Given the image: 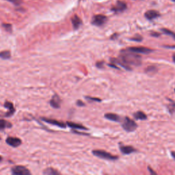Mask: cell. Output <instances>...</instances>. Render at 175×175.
<instances>
[{"label": "cell", "mask_w": 175, "mask_h": 175, "mask_svg": "<svg viewBox=\"0 0 175 175\" xmlns=\"http://www.w3.org/2000/svg\"><path fill=\"white\" fill-rule=\"evenodd\" d=\"M131 41H136V42H140L142 41V37L140 36V35H137V36H134V38H131Z\"/></svg>", "instance_id": "obj_27"}, {"label": "cell", "mask_w": 175, "mask_h": 175, "mask_svg": "<svg viewBox=\"0 0 175 175\" xmlns=\"http://www.w3.org/2000/svg\"><path fill=\"white\" fill-rule=\"evenodd\" d=\"M144 16L147 19H148V20H153V19L158 18V17L160 16V14L159 12L156 11V10H150L146 12L144 14Z\"/></svg>", "instance_id": "obj_11"}, {"label": "cell", "mask_w": 175, "mask_h": 175, "mask_svg": "<svg viewBox=\"0 0 175 175\" xmlns=\"http://www.w3.org/2000/svg\"><path fill=\"white\" fill-rule=\"evenodd\" d=\"M13 174L16 175H29L31 173L29 170L22 166H16L12 168Z\"/></svg>", "instance_id": "obj_5"}, {"label": "cell", "mask_w": 175, "mask_h": 175, "mask_svg": "<svg viewBox=\"0 0 175 175\" xmlns=\"http://www.w3.org/2000/svg\"><path fill=\"white\" fill-rule=\"evenodd\" d=\"M85 99H87V100L88 101H96V102H100L101 101V99H99V98H96V97H85Z\"/></svg>", "instance_id": "obj_26"}, {"label": "cell", "mask_w": 175, "mask_h": 175, "mask_svg": "<svg viewBox=\"0 0 175 175\" xmlns=\"http://www.w3.org/2000/svg\"><path fill=\"white\" fill-rule=\"evenodd\" d=\"M171 155H172V157L174 159V160H175V151L171 152Z\"/></svg>", "instance_id": "obj_33"}, {"label": "cell", "mask_w": 175, "mask_h": 175, "mask_svg": "<svg viewBox=\"0 0 175 175\" xmlns=\"http://www.w3.org/2000/svg\"><path fill=\"white\" fill-rule=\"evenodd\" d=\"M61 102H62V101H61L59 96L57 95V94H55L53 97H52L51 99V101H49V103L52 108H55V109H58V108H60Z\"/></svg>", "instance_id": "obj_8"}, {"label": "cell", "mask_w": 175, "mask_h": 175, "mask_svg": "<svg viewBox=\"0 0 175 175\" xmlns=\"http://www.w3.org/2000/svg\"><path fill=\"white\" fill-rule=\"evenodd\" d=\"M104 61H99V62H97L96 63V66L99 68V69H103V68H104Z\"/></svg>", "instance_id": "obj_28"}, {"label": "cell", "mask_w": 175, "mask_h": 175, "mask_svg": "<svg viewBox=\"0 0 175 175\" xmlns=\"http://www.w3.org/2000/svg\"><path fill=\"white\" fill-rule=\"evenodd\" d=\"M162 30L163 32L164 33V34L170 35V36H173V38H174V39L175 40V34L174 32H172V31H171L170 30H169V29H162Z\"/></svg>", "instance_id": "obj_25"}, {"label": "cell", "mask_w": 175, "mask_h": 175, "mask_svg": "<svg viewBox=\"0 0 175 175\" xmlns=\"http://www.w3.org/2000/svg\"><path fill=\"white\" fill-rule=\"evenodd\" d=\"M71 21H72L73 28L75 29H78L82 24L81 19L77 15H75L74 17H73L72 19H71Z\"/></svg>", "instance_id": "obj_14"}, {"label": "cell", "mask_w": 175, "mask_h": 175, "mask_svg": "<svg viewBox=\"0 0 175 175\" xmlns=\"http://www.w3.org/2000/svg\"><path fill=\"white\" fill-rule=\"evenodd\" d=\"M127 9V4L125 2L121 1H118L116 2V4L112 7V10H113L115 13H120Z\"/></svg>", "instance_id": "obj_10"}, {"label": "cell", "mask_w": 175, "mask_h": 175, "mask_svg": "<svg viewBox=\"0 0 175 175\" xmlns=\"http://www.w3.org/2000/svg\"><path fill=\"white\" fill-rule=\"evenodd\" d=\"M122 127L127 132H132L138 128V125L132 119L126 116L122 120Z\"/></svg>", "instance_id": "obj_2"}, {"label": "cell", "mask_w": 175, "mask_h": 175, "mask_svg": "<svg viewBox=\"0 0 175 175\" xmlns=\"http://www.w3.org/2000/svg\"><path fill=\"white\" fill-rule=\"evenodd\" d=\"M3 27L7 31H8V32H12V30H13V26H12L11 24L9 23H3L2 24Z\"/></svg>", "instance_id": "obj_24"}, {"label": "cell", "mask_w": 175, "mask_h": 175, "mask_svg": "<svg viewBox=\"0 0 175 175\" xmlns=\"http://www.w3.org/2000/svg\"><path fill=\"white\" fill-rule=\"evenodd\" d=\"M120 150L122 153L125 154V155H129V154L136 151V150L133 146H125V145L120 146Z\"/></svg>", "instance_id": "obj_13"}, {"label": "cell", "mask_w": 175, "mask_h": 175, "mask_svg": "<svg viewBox=\"0 0 175 175\" xmlns=\"http://www.w3.org/2000/svg\"><path fill=\"white\" fill-rule=\"evenodd\" d=\"M43 174L47 175H56L59 174V172L58 171H57L56 170L49 168H47L46 170H45L43 172Z\"/></svg>", "instance_id": "obj_20"}, {"label": "cell", "mask_w": 175, "mask_h": 175, "mask_svg": "<svg viewBox=\"0 0 175 175\" xmlns=\"http://www.w3.org/2000/svg\"><path fill=\"white\" fill-rule=\"evenodd\" d=\"M111 62L115 64H118V65L122 66L124 69L128 70V71H131L132 70V68L131 67V66L128 65L127 63H125L123 60H122L120 57H118V58H111Z\"/></svg>", "instance_id": "obj_9"}, {"label": "cell", "mask_w": 175, "mask_h": 175, "mask_svg": "<svg viewBox=\"0 0 175 175\" xmlns=\"http://www.w3.org/2000/svg\"><path fill=\"white\" fill-rule=\"evenodd\" d=\"M92 154H93L94 156L100 157V158L104 159V160H116L118 159V157L116 156V155H112V154H110L107 151H105L103 150H94L92 151Z\"/></svg>", "instance_id": "obj_3"}, {"label": "cell", "mask_w": 175, "mask_h": 175, "mask_svg": "<svg viewBox=\"0 0 175 175\" xmlns=\"http://www.w3.org/2000/svg\"><path fill=\"white\" fill-rule=\"evenodd\" d=\"M174 91H175V90H174Z\"/></svg>", "instance_id": "obj_37"}, {"label": "cell", "mask_w": 175, "mask_h": 175, "mask_svg": "<svg viewBox=\"0 0 175 175\" xmlns=\"http://www.w3.org/2000/svg\"><path fill=\"white\" fill-rule=\"evenodd\" d=\"M157 69L155 66H149L146 68V70H145V72L150 75H153L154 73H157Z\"/></svg>", "instance_id": "obj_21"}, {"label": "cell", "mask_w": 175, "mask_h": 175, "mask_svg": "<svg viewBox=\"0 0 175 175\" xmlns=\"http://www.w3.org/2000/svg\"><path fill=\"white\" fill-rule=\"evenodd\" d=\"M148 170H149V172H150V174H157V173L155 172H154V171L153 170V169L151 168H150V167H148Z\"/></svg>", "instance_id": "obj_31"}, {"label": "cell", "mask_w": 175, "mask_h": 175, "mask_svg": "<svg viewBox=\"0 0 175 175\" xmlns=\"http://www.w3.org/2000/svg\"><path fill=\"white\" fill-rule=\"evenodd\" d=\"M169 101H170V103H169V104L168 105V109L170 113L173 114L175 111V102L170 100V99H169Z\"/></svg>", "instance_id": "obj_23"}, {"label": "cell", "mask_w": 175, "mask_h": 175, "mask_svg": "<svg viewBox=\"0 0 175 175\" xmlns=\"http://www.w3.org/2000/svg\"><path fill=\"white\" fill-rule=\"evenodd\" d=\"M172 59H173V62L175 63V53H174V55H172Z\"/></svg>", "instance_id": "obj_34"}, {"label": "cell", "mask_w": 175, "mask_h": 175, "mask_svg": "<svg viewBox=\"0 0 175 175\" xmlns=\"http://www.w3.org/2000/svg\"><path fill=\"white\" fill-rule=\"evenodd\" d=\"M10 127H12V124L10 122L3 120V119H0V130L6 128H10Z\"/></svg>", "instance_id": "obj_18"}, {"label": "cell", "mask_w": 175, "mask_h": 175, "mask_svg": "<svg viewBox=\"0 0 175 175\" xmlns=\"http://www.w3.org/2000/svg\"><path fill=\"white\" fill-rule=\"evenodd\" d=\"M1 160H2V157H1V156H0V162H1Z\"/></svg>", "instance_id": "obj_35"}, {"label": "cell", "mask_w": 175, "mask_h": 175, "mask_svg": "<svg viewBox=\"0 0 175 175\" xmlns=\"http://www.w3.org/2000/svg\"><path fill=\"white\" fill-rule=\"evenodd\" d=\"M127 49L131 51L135 52V53H144V54H147L149 53L150 52L153 51V50L151 49L147 48L145 47H131Z\"/></svg>", "instance_id": "obj_6"}, {"label": "cell", "mask_w": 175, "mask_h": 175, "mask_svg": "<svg viewBox=\"0 0 175 175\" xmlns=\"http://www.w3.org/2000/svg\"><path fill=\"white\" fill-rule=\"evenodd\" d=\"M172 1H174V2H175V0H172Z\"/></svg>", "instance_id": "obj_36"}, {"label": "cell", "mask_w": 175, "mask_h": 175, "mask_svg": "<svg viewBox=\"0 0 175 175\" xmlns=\"http://www.w3.org/2000/svg\"><path fill=\"white\" fill-rule=\"evenodd\" d=\"M118 37V34H113L112 36H111V39H112V40H114V39H116V38Z\"/></svg>", "instance_id": "obj_32"}, {"label": "cell", "mask_w": 175, "mask_h": 175, "mask_svg": "<svg viewBox=\"0 0 175 175\" xmlns=\"http://www.w3.org/2000/svg\"><path fill=\"white\" fill-rule=\"evenodd\" d=\"M6 142L8 145L15 147V148H17L22 144V142L19 138L15 137H8L6 139Z\"/></svg>", "instance_id": "obj_7"}, {"label": "cell", "mask_w": 175, "mask_h": 175, "mask_svg": "<svg viewBox=\"0 0 175 175\" xmlns=\"http://www.w3.org/2000/svg\"><path fill=\"white\" fill-rule=\"evenodd\" d=\"M151 36H155V37H159V36H160V34L157 32H153V33H151Z\"/></svg>", "instance_id": "obj_30"}, {"label": "cell", "mask_w": 175, "mask_h": 175, "mask_svg": "<svg viewBox=\"0 0 175 175\" xmlns=\"http://www.w3.org/2000/svg\"><path fill=\"white\" fill-rule=\"evenodd\" d=\"M42 119H43L45 122H47V123H49L51 124V125L57 126V127H62V128H65L66 127L65 123H64V122H59L58 121V120H53V119H49V118H42Z\"/></svg>", "instance_id": "obj_12"}, {"label": "cell", "mask_w": 175, "mask_h": 175, "mask_svg": "<svg viewBox=\"0 0 175 175\" xmlns=\"http://www.w3.org/2000/svg\"><path fill=\"white\" fill-rule=\"evenodd\" d=\"M108 21V17L106 16L103 15H97L94 16L92 20V24L94 25L99 26H103Z\"/></svg>", "instance_id": "obj_4"}, {"label": "cell", "mask_w": 175, "mask_h": 175, "mask_svg": "<svg viewBox=\"0 0 175 175\" xmlns=\"http://www.w3.org/2000/svg\"><path fill=\"white\" fill-rule=\"evenodd\" d=\"M134 118L138 120H146L147 119V116L146 114H144L143 112L138 111L137 112H136L134 114Z\"/></svg>", "instance_id": "obj_19"}, {"label": "cell", "mask_w": 175, "mask_h": 175, "mask_svg": "<svg viewBox=\"0 0 175 175\" xmlns=\"http://www.w3.org/2000/svg\"><path fill=\"white\" fill-rule=\"evenodd\" d=\"M122 60L129 66H138L142 64V56L138 55V53L127 49H122L120 51V56Z\"/></svg>", "instance_id": "obj_1"}, {"label": "cell", "mask_w": 175, "mask_h": 175, "mask_svg": "<svg viewBox=\"0 0 175 175\" xmlns=\"http://www.w3.org/2000/svg\"><path fill=\"white\" fill-rule=\"evenodd\" d=\"M4 107L8 109V112H7L6 114V115H5L6 116H12L14 113H15V108H14L13 103L8 102V101H6L4 103Z\"/></svg>", "instance_id": "obj_15"}, {"label": "cell", "mask_w": 175, "mask_h": 175, "mask_svg": "<svg viewBox=\"0 0 175 175\" xmlns=\"http://www.w3.org/2000/svg\"><path fill=\"white\" fill-rule=\"evenodd\" d=\"M105 118L108 119V120H112V121H114V122H119L120 121V118L118 115L114 113H108L105 114Z\"/></svg>", "instance_id": "obj_16"}, {"label": "cell", "mask_w": 175, "mask_h": 175, "mask_svg": "<svg viewBox=\"0 0 175 175\" xmlns=\"http://www.w3.org/2000/svg\"><path fill=\"white\" fill-rule=\"evenodd\" d=\"M67 125L69 126V127H71V128L74 129H81V130H87L86 127H85L84 126H83L82 125H79V124H77L75 123V122H68Z\"/></svg>", "instance_id": "obj_17"}, {"label": "cell", "mask_w": 175, "mask_h": 175, "mask_svg": "<svg viewBox=\"0 0 175 175\" xmlns=\"http://www.w3.org/2000/svg\"><path fill=\"white\" fill-rule=\"evenodd\" d=\"M11 57V53L9 51H3L0 52V57L3 59H9Z\"/></svg>", "instance_id": "obj_22"}, {"label": "cell", "mask_w": 175, "mask_h": 175, "mask_svg": "<svg viewBox=\"0 0 175 175\" xmlns=\"http://www.w3.org/2000/svg\"><path fill=\"white\" fill-rule=\"evenodd\" d=\"M77 105L78 106H80V107L84 106H85L84 103L82 102V101H81V100H78L77 101Z\"/></svg>", "instance_id": "obj_29"}]
</instances>
